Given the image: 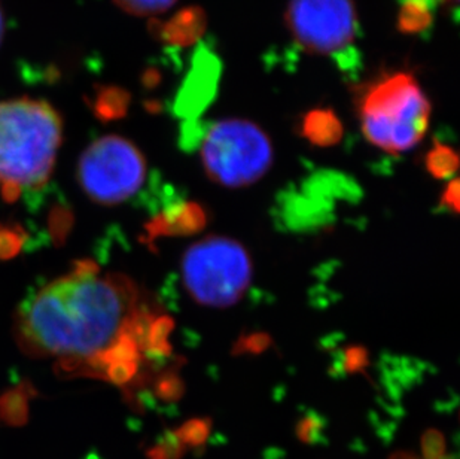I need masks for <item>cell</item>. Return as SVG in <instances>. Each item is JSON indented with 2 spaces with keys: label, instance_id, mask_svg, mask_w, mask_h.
<instances>
[{
  "label": "cell",
  "instance_id": "2",
  "mask_svg": "<svg viewBox=\"0 0 460 459\" xmlns=\"http://www.w3.org/2000/svg\"><path fill=\"white\" fill-rule=\"evenodd\" d=\"M63 138V122L42 100L0 102V185L13 202L22 188L49 183Z\"/></svg>",
  "mask_w": 460,
  "mask_h": 459
},
{
  "label": "cell",
  "instance_id": "13",
  "mask_svg": "<svg viewBox=\"0 0 460 459\" xmlns=\"http://www.w3.org/2000/svg\"><path fill=\"white\" fill-rule=\"evenodd\" d=\"M425 167L435 179H450L459 170V154L448 145L435 142L425 157Z\"/></svg>",
  "mask_w": 460,
  "mask_h": 459
},
{
  "label": "cell",
  "instance_id": "4",
  "mask_svg": "<svg viewBox=\"0 0 460 459\" xmlns=\"http://www.w3.org/2000/svg\"><path fill=\"white\" fill-rule=\"evenodd\" d=\"M181 274L188 295L197 304L231 308L252 284V256L239 240L212 234L188 248Z\"/></svg>",
  "mask_w": 460,
  "mask_h": 459
},
{
  "label": "cell",
  "instance_id": "7",
  "mask_svg": "<svg viewBox=\"0 0 460 459\" xmlns=\"http://www.w3.org/2000/svg\"><path fill=\"white\" fill-rule=\"evenodd\" d=\"M285 20L296 44L313 54L341 57L357 40L353 0H291Z\"/></svg>",
  "mask_w": 460,
  "mask_h": 459
},
{
  "label": "cell",
  "instance_id": "9",
  "mask_svg": "<svg viewBox=\"0 0 460 459\" xmlns=\"http://www.w3.org/2000/svg\"><path fill=\"white\" fill-rule=\"evenodd\" d=\"M154 32L165 44L190 47L201 40L208 27V15L200 6H188L174 14L169 22H153Z\"/></svg>",
  "mask_w": 460,
  "mask_h": 459
},
{
  "label": "cell",
  "instance_id": "16",
  "mask_svg": "<svg viewBox=\"0 0 460 459\" xmlns=\"http://www.w3.org/2000/svg\"><path fill=\"white\" fill-rule=\"evenodd\" d=\"M178 0H115L126 13L137 17H155L169 11Z\"/></svg>",
  "mask_w": 460,
  "mask_h": 459
},
{
  "label": "cell",
  "instance_id": "8",
  "mask_svg": "<svg viewBox=\"0 0 460 459\" xmlns=\"http://www.w3.org/2000/svg\"><path fill=\"white\" fill-rule=\"evenodd\" d=\"M221 75L219 57L208 45L197 48L190 69L174 95L176 115L185 122H196L217 97Z\"/></svg>",
  "mask_w": 460,
  "mask_h": 459
},
{
  "label": "cell",
  "instance_id": "14",
  "mask_svg": "<svg viewBox=\"0 0 460 459\" xmlns=\"http://www.w3.org/2000/svg\"><path fill=\"white\" fill-rule=\"evenodd\" d=\"M130 104V95L122 88H104L96 99V113L102 120L124 117Z\"/></svg>",
  "mask_w": 460,
  "mask_h": 459
},
{
  "label": "cell",
  "instance_id": "18",
  "mask_svg": "<svg viewBox=\"0 0 460 459\" xmlns=\"http://www.w3.org/2000/svg\"><path fill=\"white\" fill-rule=\"evenodd\" d=\"M423 459H447V443L438 429H426L420 440Z\"/></svg>",
  "mask_w": 460,
  "mask_h": 459
},
{
  "label": "cell",
  "instance_id": "10",
  "mask_svg": "<svg viewBox=\"0 0 460 459\" xmlns=\"http://www.w3.org/2000/svg\"><path fill=\"white\" fill-rule=\"evenodd\" d=\"M206 224L205 209L200 204L185 203L161 213L151 222L149 233L153 236H191L205 229Z\"/></svg>",
  "mask_w": 460,
  "mask_h": 459
},
{
  "label": "cell",
  "instance_id": "11",
  "mask_svg": "<svg viewBox=\"0 0 460 459\" xmlns=\"http://www.w3.org/2000/svg\"><path fill=\"white\" fill-rule=\"evenodd\" d=\"M300 133L314 147L331 148L343 138L344 127L332 109L316 108L301 118Z\"/></svg>",
  "mask_w": 460,
  "mask_h": 459
},
{
  "label": "cell",
  "instance_id": "6",
  "mask_svg": "<svg viewBox=\"0 0 460 459\" xmlns=\"http://www.w3.org/2000/svg\"><path fill=\"white\" fill-rule=\"evenodd\" d=\"M146 158L135 143L121 136L97 139L79 158L78 181L97 204H121L144 185Z\"/></svg>",
  "mask_w": 460,
  "mask_h": 459
},
{
  "label": "cell",
  "instance_id": "27",
  "mask_svg": "<svg viewBox=\"0 0 460 459\" xmlns=\"http://www.w3.org/2000/svg\"><path fill=\"white\" fill-rule=\"evenodd\" d=\"M4 11H2V6H0V42H2V40H4Z\"/></svg>",
  "mask_w": 460,
  "mask_h": 459
},
{
  "label": "cell",
  "instance_id": "25",
  "mask_svg": "<svg viewBox=\"0 0 460 459\" xmlns=\"http://www.w3.org/2000/svg\"><path fill=\"white\" fill-rule=\"evenodd\" d=\"M389 459H420L419 456L414 455L411 452H396Z\"/></svg>",
  "mask_w": 460,
  "mask_h": 459
},
{
  "label": "cell",
  "instance_id": "1",
  "mask_svg": "<svg viewBox=\"0 0 460 459\" xmlns=\"http://www.w3.org/2000/svg\"><path fill=\"white\" fill-rule=\"evenodd\" d=\"M158 317L130 277L101 274L81 261L22 304L17 338L24 351L54 358L67 374L104 381L115 370H142L153 356L149 333Z\"/></svg>",
  "mask_w": 460,
  "mask_h": 459
},
{
  "label": "cell",
  "instance_id": "5",
  "mask_svg": "<svg viewBox=\"0 0 460 459\" xmlns=\"http://www.w3.org/2000/svg\"><path fill=\"white\" fill-rule=\"evenodd\" d=\"M200 160L212 183L244 188L264 178L273 165V143L260 126L242 118L219 120L200 131Z\"/></svg>",
  "mask_w": 460,
  "mask_h": 459
},
{
  "label": "cell",
  "instance_id": "26",
  "mask_svg": "<svg viewBox=\"0 0 460 459\" xmlns=\"http://www.w3.org/2000/svg\"><path fill=\"white\" fill-rule=\"evenodd\" d=\"M401 2H405V0H401ZM421 2H426V4H429L430 8H437L438 4H447V0H421Z\"/></svg>",
  "mask_w": 460,
  "mask_h": 459
},
{
  "label": "cell",
  "instance_id": "17",
  "mask_svg": "<svg viewBox=\"0 0 460 459\" xmlns=\"http://www.w3.org/2000/svg\"><path fill=\"white\" fill-rule=\"evenodd\" d=\"M183 391H185V385H183L182 379L174 370L165 372L164 374L161 373V376L155 381V394L165 401L181 399Z\"/></svg>",
  "mask_w": 460,
  "mask_h": 459
},
{
  "label": "cell",
  "instance_id": "20",
  "mask_svg": "<svg viewBox=\"0 0 460 459\" xmlns=\"http://www.w3.org/2000/svg\"><path fill=\"white\" fill-rule=\"evenodd\" d=\"M296 437L301 443L305 445H314L317 438L322 434V422L317 419V416L308 415L305 416L303 419L296 424Z\"/></svg>",
  "mask_w": 460,
  "mask_h": 459
},
{
  "label": "cell",
  "instance_id": "15",
  "mask_svg": "<svg viewBox=\"0 0 460 459\" xmlns=\"http://www.w3.org/2000/svg\"><path fill=\"white\" fill-rule=\"evenodd\" d=\"M210 431H212V420L208 418H194L181 425L174 434L187 449L188 447L199 449L208 443Z\"/></svg>",
  "mask_w": 460,
  "mask_h": 459
},
{
  "label": "cell",
  "instance_id": "23",
  "mask_svg": "<svg viewBox=\"0 0 460 459\" xmlns=\"http://www.w3.org/2000/svg\"><path fill=\"white\" fill-rule=\"evenodd\" d=\"M441 206L447 208L456 215L459 213V181L457 179H452L444 188L443 195H441Z\"/></svg>",
  "mask_w": 460,
  "mask_h": 459
},
{
  "label": "cell",
  "instance_id": "24",
  "mask_svg": "<svg viewBox=\"0 0 460 459\" xmlns=\"http://www.w3.org/2000/svg\"><path fill=\"white\" fill-rule=\"evenodd\" d=\"M240 345L243 343V346L235 347V351H244V352H256L264 351L267 349V346L270 345V338L264 334H252V336H248L246 340H240Z\"/></svg>",
  "mask_w": 460,
  "mask_h": 459
},
{
  "label": "cell",
  "instance_id": "3",
  "mask_svg": "<svg viewBox=\"0 0 460 459\" xmlns=\"http://www.w3.org/2000/svg\"><path fill=\"white\" fill-rule=\"evenodd\" d=\"M357 106L365 139L392 154L419 145L429 127V100L414 75L402 70L367 84Z\"/></svg>",
  "mask_w": 460,
  "mask_h": 459
},
{
  "label": "cell",
  "instance_id": "21",
  "mask_svg": "<svg viewBox=\"0 0 460 459\" xmlns=\"http://www.w3.org/2000/svg\"><path fill=\"white\" fill-rule=\"evenodd\" d=\"M22 248V238L17 231L0 227V258H11L17 256Z\"/></svg>",
  "mask_w": 460,
  "mask_h": 459
},
{
  "label": "cell",
  "instance_id": "19",
  "mask_svg": "<svg viewBox=\"0 0 460 459\" xmlns=\"http://www.w3.org/2000/svg\"><path fill=\"white\" fill-rule=\"evenodd\" d=\"M187 452V447L183 446L178 436L173 433L165 434L161 438L160 443L148 452L149 459H182Z\"/></svg>",
  "mask_w": 460,
  "mask_h": 459
},
{
  "label": "cell",
  "instance_id": "12",
  "mask_svg": "<svg viewBox=\"0 0 460 459\" xmlns=\"http://www.w3.org/2000/svg\"><path fill=\"white\" fill-rule=\"evenodd\" d=\"M434 22V8L421 0H405L401 2L396 27L405 35L425 33Z\"/></svg>",
  "mask_w": 460,
  "mask_h": 459
},
{
  "label": "cell",
  "instance_id": "22",
  "mask_svg": "<svg viewBox=\"0 0 460 459\" xmlns=\"http://www.w3.org/2000/svg\"><path fill=\"white\" fill-rule=\"evenodd\" d=\"M367 364H368V354L364 347H349L344 352L343 365L349 373L362 372Z\"/></svg>",
  "mask_w": 460,
  "mask_h": 459
}]
</instances>
